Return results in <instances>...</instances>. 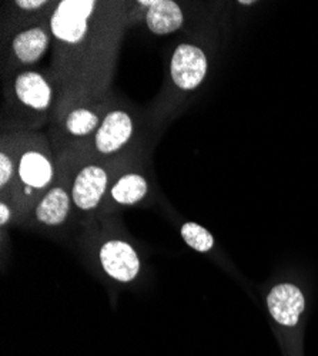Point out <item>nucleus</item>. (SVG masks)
<instances>
[{"mask_svg": "<svg viewBox=\"0 0 318 356\" xmlns=\"http://www.w3.org/2000/svg\"><path fill=\"white\" fill-rule=\"evenodd\" d=\"M10 217H12V211L9 209V205L5 201H2V204H0V224L6 225Z\"/></svg>", "mask_w": 318, "mask_h": 356, "instance_id": "nucleus-17", "label": "nucleus"}, {"mask_svg": "<svg viewBox=\"0 0 318 356\" xmlns=\"http://www.w3.org/2000/svg\"><path fill=\"white\" fill-rule=\"evenodd\" d=\"M239 3H240V5H244V6H248V5H253L254 2H244V0H240Z\"/></svg>", "mask_w": 318, "mask_h": 356, "instance_id": "nucleus-18", "label": "nucleus"}, {"mask_svg": "<svg viewBox=\"0 0 318 356\" xmlns=\"http://www.w3.org/2000/svg\"><path fill=\"white\" fill-rule=\"evenodd\" d=\"M137 5L148 6L144 20L149 31L157 36L175 33L184 24L183 9L173 0H140Z\"/></svg>", "mask_w": 318, "mask_h": 356, "instance_id": "nucleus-10", "label": "nucleus"}, {"mask_svg": "<svg viewBox=\"0 0 318 356\" xmlns=\"http://www.w3.org/2000/svg\"><path fill=\"white\" fill-rule=\"evenodd\" d=\"M10 93L17 110L29 117H45L54 99L51 83L36 70L19 72L10 84Z\"/></svg>", "mask_w": 318, "mask_h": 356, "instance_id": "nucleus-3", "label": "nucleus"}, {"mask_svg": "<svg viewBox=\"0 0 318 356\" xmlns=\"http://www.w3.org/2000/svg\"><path fill=\"white\" fill-rule=\"evenodd\" d=\"M100 262L106 274L119 282L133 281L140 271V259L134 248L119 240H111L100 248Z\"/></svg>", "mask_w": 318, "mask_h": 356, "instance_id": "nucleus-8", "label": "nucleus"}, {"mask_svg": "<svg viewBox=\"0 0 318 356\" xmlns=\"http://www.w3.org/2000/svg\"><path fill=\"white\" fill-rule=\"evenodd\" d=\"M207 67V57L203 50L190 43H182L171 56L170 76L180 90L191 92L205 81Z\"/></svg>", "mask_w": 318, "mask_h": 356, "instance_id": "nucleus-4", "label": "nucleus"}, {"mask_svg": "<svg viewBox=\"0 0 318 356\" xmlns=\"http://www.w3.org/2000/svg\"><path fill=\"white\" fill-rule=\"evenodd\" d=\"M149 193L146 177L136 171H129L116 178L109 188V200L118 205H134Z\"/></svg>", "mask_w": 318, "mask_h": 356, "instance_id": "nucleus-12", "label": "nucleus"}, {"mask_svg": "<svg viewBox=\"0 0 318 356\" xmlns=\"http://www.w3.org/2000/svg\"><path fill=\"white\" fill-rule=\"evenodd\" d=\"M267 307L271 316L284 326H296L304 311L303 292L293 284H280L267 296Z\"/></svg>", "mask_w": 318, "mask_h": 356, "instance_id": "nucleus-9", "label": "nucleus"}, {"mask_svg": "<svg viewBox=\"0 0 318 356\" xmlns=\"http://www.w3.org/2000/svg\"><path fill=\"white\" fill-rule=\"evenodd\" d=\"M16 159V187L26 197H33L42 191H47L54 180V165L50 153L42 143H32L22 148Z\"/></svg>", "mask_w": 318, "mask_h": 356, "instance_id": "nucleus-2", "label": "nucleus"}, {"mask_svg": "<svg viewBox=\"0 0 318 356\" xmlns=\"http://www.w3.org/2000/svg\"><path fill=\"white\" fill-rule=\"evenodd\" d=\"M16 177V159L13 154L8 153L5 148H2L0 153V187L5 190L15 181Z\"/></svg>", "mask_w": 318, "mask_h": 356, "instance_id": "nucleus-15", "label": "nucleus"}, {"mask_svg": "<svg viewBox=\"0 0 318 356\" xmlns=\"http://www.w3.org/2000/svg\"><path fill=\"white\" fill-rule=\"evenodd\" d=\"M110 181V174L100 164H88L81 167L72 183V202L80 211H93L104 198Z\"/></svg>", "mask_w": 318, "mask_h": 356, "instance_id": "nucleus-5", "label": "nucleus"}, {"mask_svg": "<svg viewBox=\"0 0 318 356\" xmlns=\"http://www.w3.org/2000/svg\"><path fill=\"white\" fill-rule=\"evenodd\" d=\"M72 195L62 184L50 187L36 205V218L40 224L47 227H56L63 224L70 213Z\"/></svg>", "mask_w": 318, "mask_h": 356, "instance_id": "nucleus-11", "label": "nucleus"}, {"mask_svg": "<svg viewBox=\"0 0 318 356\" xmlns=\"http://www.w3.org/2000/svg\"><path fill=\"white\" fill-rule=\"evenodd\" d=\"M180 232L184 243L198 252H209L214 247V236L212 232L196 222L183 224Z\"/></svg>", "mask_w": 318, "mask_h": 356, "instance_id": "nucleus-14", "label": "nucleus"}, {"mask_svg": "<svg viewBox=\"0 0 318 356\" xmlns=\"http://www.w3.org/2000/svg\"><path fill=\"white\" fill-rule=\"evenodd\" d=\"M51 39L49 26L42 23L29 24L12 36L10 57L19 66H33L46 54Z\"/></svg>", "mask_w": 318, "mask_h": 356, "instance_id": "nucleus-7", "label": "nucleus"}, {"mask_svg": "<svg viewBox=\"0 0 318 356\" xmlns=\"http://www.w3.org/2000/svg\"><path fill=\"white\" fill-rule=\"evenodd\" d=\"M99 5L95 0H63L57 3L49 19L57 47L73 50L88 44Z\"/></svg>", "mask_w": 318, "mask_h": 356, "instance_id": "nucleus-1", "label": "nucleus"}, {"mask_svg": "<svg viewBox=\"0 0 318 356\" xmlns=\"http://www.w3.org/2000/svg\"><path fill=\"white\" fill-rule=\"evenodd\" d=\"M134 134V123L126 110H110L104 117L100 127L95 133L93 145L97 154L113 156L130 143Z\"/></svg>", "mask_w": 318, "mask_h": 356, "instance_id": "nucleus-6", "label": "nucleus"}, {"mask_svg": "<svg viewBox=\"0 0 318 356\" xmlns=\"http://www.w3.org/2000/svg\"><path fill=\"white\" fill-rule=\"evenodd\" d=\"M13 5L19 10H23V12H27V13H33V12L42 10L49 3L43 2V0H17V2H15Z\"/></svg>", "mask_w": 318, "mask_h": 356, "instance_id": "nucleus-16", "label": "nucleus"}, {"mask_svg": "<svg viewBox=\"0 0 318 356\" xmlns=\"http://www.w3.org/2000/svg\"><path fill=\"white\" fill-rule=\"evenodd\" d=\"M103 117L90 107H76L66 114L63 131L73 138H84L97 131Z\"/></svg>", "mask_w": 318, "mask_h": 356, "instance_id": "nucleus-13", "label": "nucleus"}]
</instances>
